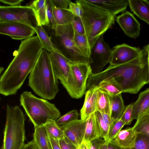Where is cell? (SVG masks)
Masks as SVG:
<instances>
[{
  "mask_svg": "<svg viewBox=\"0 0 149 149\" xmlns=\"http://www.w3.org/2000/svg\"><path fill=\"white\" fill-rule=\"evenodd\" d=\"M52 3L54 18L57 24L63 25L71 23L74 15L69 9L57 8L52 1Z\"/></svg>",
  "mask_w": 149,
  "mask_h": 149,
  "instance_id": "25",
  "label": "cell"
},
{
  "mask_svg": "<svg viewBox=\"0 0 149 149\" xmlns=\"http://www.w3.org/2000/svg\"><path fill=\"white\" fill-rule=\"evenodd\" d=\"M36 35L21 41L13 60L1 76L0 93L15 95L34 68L43 49Z\"/></svg>",
  "mask_w": 149,
  "mask_h": 149,
  "instance_id": "1",
  "label": "cell"
},
{
  "mask_svg": "<svg viewBox=\"0 0 149 149\" xmlns=\"http://www.w3.org/2000/svg\"><path fill=\"white\" fill-rule=\"evenodd\" d=\"M58 79L54 72L50 53L43 49L29 77L28 85L38 96L51 100L59 91Z\"/></svg>",
  "mask_w": 149,
  "mask_h": 149,
  "instance_id": "3",
  "label": "cell"
},
{
  "mask_svg": "<svg viewBox=\"0 0 149 149\" xmlns=\"http://www.w3.org/2000/svg\"><path fill=\"white\" fill-rule=\"evenodd\" d=\"M54 5L57 8L68 9L70 3L69 0H52Z\"/></svg>",
  "mask_w": 149,
  "mask_h": 149,
  "instance_id": "41",
  "label": "cell"
},
{
  "mask_svg": "<svg viewBox=\"0 0 149 149\" xmlns=\"http://www.w3.org/2000/svg\"><path fill=\"white\" fill-rule=\"evenodd\" d=\"M49 53L52 68L56 77L71 97L79 98L71 69L70 65L72 62L61 52L53 51Z\"/></svg>",
  "mask_w": 149,
  "mask_h": 149,
  "instance_id": "8",
  "label": "cell"
},
{
  "mask_svg": "<svg viewBox=\"0 0 149 149\" xmlns=\"http://www.w3.org/2000/svg\"><path fill=\"white\" fill-rule=\"evenodd\" d=\"M36 30L25 24L17 22L0 21V33L13 39L24 40L31 37Z\"/></svg>",
  "mask_w": 149,
  "mask_h": 149,
  "instance_id": "12",
  "label": "cell"
},
{
  "mask_svg": "<svg viewBox=\"0 0 149 149\" xmlns=\"http://www.w3.org/2000/svg\"><path fill=\"white\" fill-rule=\"evenodd\" d=\"M76 3L71 1L68 8L74 15L82 18L84 14L83 9L81 5L78 2Z\"/></svg>",
  "mask_w": 149,
  "mask_h": 149,
  "instance_id": "39",
  "label": "cell"
},
{
  "mask_svg": "<svg viewBox=\"0 0 149 149\" xmlns=\"http://www.w3.org/2000/svg\"><path fill=\"white\" fill-rule=\"evenodd\" d=\"M46 134L49 142L50 149H61L59 142V139L53 138L47 133Z\"/></svg>",
  "mask_w": 149,
  "mask_h": 149,
  "instance_id": "42",
  "label": "cell"
},
{
  "mask_svg": "<svg viewBox=\"0 0 149 149\" xmlns=\"http://www.w3.org/2000/svg\"><path fill=\"white\" fill-rule=\"evenodd\" d=\"M147 113H149V111Z\"/></svg>",
  "mask_w": 149,
  "mask_h": 149,
  "instance_id": "51",
  "label": "cell"
},
{
  "mask_svg": "<svg viewBox=\"0 0 149 149\" xmlns=\"http://www.w3.org/2000/svg\"><path fill=\"white\" fill-rule=\"evenodd\" d=\"M19 101L35 128L44 125L49 120L56 121L60 117L61 113L54 104L36 97L31 92H23Z\"/></svg>",
  "mask_w": 149,
  "mask_h": 149,
  "instance_id": "5",
  "label": "cell"
},
{
  "mask_svg": "<svg viewBox=\"0 0 149 149\" xmlns=\"http://www.w3.org/2000/svg\"><path fill=\"white\" fill-rule=\"evenodd\" d=\"M79 116L77 110L74 109L60 117L56 121L58 125L61 126L78 119Z\"/></svg>",
  "mask_w": 149,
  "mask_h": 149,
  "instance_id": "34",
  "label": "cell"
},
{
  "mask_svg": "<svg viewBox=\"0 0 149 149\" xmlns=\"http://www.w3.org/2000/svg\"><path fill=\"white\" fill-rule=\"evenodd\" d=\"M22 149H38L33 140L25 144Z\"/></svg>",
  "mask_w": 149,
  "mask_h": 149,
  "instance_id": "46",
  "label": "cell"
},
{
  "mask_svg": "<svg viewBox=\"0 0 149 149\" xmlns=\"http://www.w3.org/2000/svg\"><path fill=\"white\" fill-rule=\"evenodd\" d=\"M101 114L104 120L110 127L112 121L110 115L107 113H101Z\"/></svg>",
  "mask_w": 149,
  "mask_h": 149,
  "instance_id": "45",
  "label": "cell"
},
{
  "mask_svg": "<svg viewBox=\"0 0 149 149\" xmlns=\"http://www.w3.org/2000/svg\"><path fill=\"white\" fill-rule=\"evenodd\" d=\"M96 86L99 89L109 95H116L123 93L120 86L113 78L102 81Z\"/></svg>",
  "mask_w": 149,
  "mask_h": 149,
  "instance_id": "27",
  "label": "cell"
},
{
  "mask_svg": "<svg viewBox=\"0 0 149 149\" xmlns=\"http://www.w3.org/2000/svg\"><path fill=\"white\" fill-rule=\"evenodd\" d=\"M98 90L97 86H95L88 89L86 92L84 104L80 111L81 120H86L97 111Z\"/></svg>",
  "mask_w": 149,
  "mask_h": 149,
  "instance_id": "16",
  "label": "cell"
},
{
  "mask_svg": "<svg viewBox=\"0 0 149 149\" xmlns=\"http://www.w3.org/2000/svg\"><path fill=\"white\" fill-rule=\"evenodd\" d=\"M32 10L36 19V25H48L45 0H36L29 6Z\"/></svg>",
  "mask_w": 149,
  "mask_h": 149,
  "instance_id": "21",
  "label": "cell"
},
{
  "mask_svg": "<svg viewBox=\"0 0 149 149\" xmlns=\"http://www.w3.org/2000/svg\"><path fill=\"white\" fill-rule=\"evenodd\" d=\"M103 35L99 37L91 49L89 64L93 74L101 72L105 65L109 62L111 49L109 43L104 40Z\"/></svg>",
  "mask_w": 149,
  "mask_h": 149,
  "instance_id": "10",
  "label": "cell"
},
{
  "mask_svg": "<svg viewBox=\"0 0 149 149\" xmlns=\"http://www.w3.org/2000/svg\"><path fill=\"white\" fill-rule=\"evenodd\" d=\"M133 127L138 134L149 137V113H145L139 116Z\"/></svg>",
  "mask_w": 149,
  "mask_h": 149,
  "instance_id": "30",
  "label": "cell"
},
{
  "mask_svg": "<svg viewBox=\"0 0 149 149\" xmlns=\"http://www.w3.org/2000/svg\"><path fill=\"white\" fill-rule=\"evenodd\" d=\"M121 94L116 95H109L110 115L112 121L120 119L125 108Z\"/></svg>",
  "mask_w": 149,
  "mask_h": 149,
  "instance_id": "23",
  "label": "cell"
},
{
  "mask_svg": "<svg viewBox=\"0 0 149 149\" xmlns=\"http://www.w3.org/2000/svg\"><path fill=\"white\" fill-rule=\"evenodd\" d=\"M132 104L133 120L147 113L149 111V88L141 92L137 100Z\"/></svg>",
  "mask_w": 149,
  "mask_h": 149,
  "instance_id": "19",
  "label": "cell"
},
{
  "mask_svg": "<svg viewBox=\"0 0 149 149\" xmlns=\"http://www.w3.org/2000/svg\"><path fill=\"white\" fill-rule=\"evenodd\" d=\"M125 125L124 122L120 118L112 121L108 133V143L114 139Z\"/></svg>",
  "mask_w": 149,
  "mask_h": 149,
  "instance_id": "32",
  "label": "cell"
},
{
  "mask_svg": "<svg viewBox=\"0 0 149 149\" xmlns=\"http://www.w3.org/2000/svg\"><path fill=\"white\" fill-rule=\"evenodd\" d=\"M75 1L83 9L84 14L81 18L91 49L99 37L114 24L115 17L86 0Z\"/></svg>",
  "mask_w": 149,
  "mask_h": 149,
  "instance_id": "4",
  "label": "cell"
},
{
  "mask_svg": "<svg viewBox=\"0 0 149 149\" xmlns=\"http://www.w3.org/2000/svg\"><path fill=\"white\" fill-rule=\"evenodd\" d=\"M138 133L133 127L121 130L110 142L124 149H130L135 145Z\"/></svg>",
  "mask_w": 149,
  "mask_h": 149,
  "instance_id": "18",
  "label": "cell"
},
{
  "mask_svg": "<svg viewBox=\"0 0 149 149\" xmlns=\"http://www.w3.org/2000/svg\"><path fill=\"white\" fill-rule=\"evenodd\" d=\"M51 28L54 33V45L66 58L72 62L90 64V58L84 56L75 44L74 31L71 23L57 25Z\"/></svg>",
  "mask_w": 149,
  "mask_h": 149,
  "instance_id": "7",
  "label": "cell"
},
{
  "mask_svg": "<svg viewBox=\"0 0 149 149\" xmlns=\"http://www.w3.org/2000/svg\"><path fill=\"white\" fill-rule=\"evenodd\" d=\"M98 126L100 130L101 138L108 143V133L109 127L103 119L101 113L96 111L95 113Z\"/></svg>",
  "mask_w": 149,
  "mask_h": 149,
  "instance_id": "33",
  "label": "cell"
},
{
  "mask_svg": "<svg viewBox=\"0 0 149 149\" xmlns=\"http://www.w3.org/2000/svg\"><path fill=\"white\" fill-rule=\"evenodd\" d=\"M143 48L133 47L126 44L118 45L111 49L110 65L123 64L138 57L142 53Z\"/></svg>",
  "mask_w": 149,
  "mask_h": 149,
  "instance_id": "11",
  "label": "cell"
},
{
  "mask_svg": "<svg viewBox=\"0 0 149 149\" xmlns=\"http://www.w3.org/2000/svg\"><path fill=\"white\" fill-rule=\"evenodd\" d=\"M116 21L124 33L131 38L139 37L141 30L140 24L134 15L127 11L118 16Z\"/></svg>",
  "mask_w": 149,
  "mask_h": 149,
  "instance_id": "15",
  "label": "cell"
},
{
  "mask_svg": "<svg viewBox=\"0 0 149 149\" xmlns=\"http://www.w3.org/2000/svg\"><path fill=\"white\" fill-rule=\"evenodd\" d=\"M146 49L148 54V67L149 70V43L147 45L144 47Z\"/></svg>",
  "mask_w": 149,
  "mask_h": 149,
  "instance_id": "50",
  "label": "cell"
},
{
  "mask_svg": "<svg viewBox=\"0 0 149 149\" xmlns=\"http://www.w3.org/2000/svg\"><path fill=\"white\" fill-rule=\"evenodd\" d=\"M86 125V120L78 119L60 126L63 131L65 137L76 148L84 140Z\"/></svg>",
  "mask_w": 149,
  "mask_h": 149,
  "instance_id": "14",
  "label": "cell"
},
{
  "mask_svg": "<svg viewBox=\"0 0 149 149\" xmlns=\"http://www.w3.org/2000/svg\"><path fill=\"white\" fill-rule=\"evenodd\" d=\"M33 136L38 149H50L44 125L35 128Z\"/></svg>",
  "mask_w": 149,
  "mask_h": 149,
  "instance_id": "26",
  "label": "cell"
},
{
  "mask_svg": "<svg viewBox=\"0 0 149 149\" xmlns=\"http://www.w3.org/2000/svg\"><path fill=\"white\" fill-rule=\"evenodd\" d=\"M35 29L36 33L43 49L49 52L53 51L61 52L42 26L36 25Z\"/></svg>",
  "mask_w": 149,
  "mask_h": 149,
  "instance_id": "24",
  "label": "cell"
},
{
  "mask_svg": "<svg viewBox=\"0 0 149 149\" xmlns=\"http://www.w3.org/2000/svg\"><path fill=\"white\" fill-rule=\"evenodd\" d=\"M6 123L1 149H22L25 139V116L17 106H6Z\"/></svg>",
  "mask_w": 149,
  "mask_h": 149,
  "instance_id": "6",
  "label": "cell"
},
{
  "mask_svg": "<svg viewBox=\"0 0 149 149\" xmlns=\"http://www.w3.org/2000/svg\"><path fill=\"white\" fill-rule=\"evenodd\" d=\"M74 31L79 34H85V31L81 18L74 15L71 22Z\"/></svg>",
  "mask_w": 149,
  "mask_h": 149,
  "instance_id": "36",
  "label": "cell"
},
{
  "mask_svg": "<svg viewBox=\"0 0 149 149\" xmlns=\"http://www.w3.org/2000/svg\"><path fill=\"white\" fill-rule=\"evenodd\" d=\"M59 142L61 149H76V148L66 137L59 139Z\"/></svg>",
  "mask_w": 149,
  "mask_h": 149,
  "instance_id": "40",
  "label": "cell"
},
{
  "mask_svg": "<svg viewBox=\"0 0 149 149\" xmlns=\"http://www.w3.org/2000/svg\"><path fill=\"white\" fill-rule=\"evenodd\" d=\"M115 17L118 14L125 11L128 4L127 0H86Z\"/></svg>",
  "mask_w": 149,
  "mask_h": 149,
  "instance_id": "17",
  "label": "cell"
},
{
  "mask_svg": "<svg viewBox=\"0 0 149 149\" xmlns=\"http://www.w3.org/2000/svg\"><path fill=\"white\" fill-rule=\"evenodd\" d=\"M33 18H35L34 13L29 6H0V21L20 23L35 29Z\"/></svg>",
  "mask_w": 149,
  "mask_h": 149,
  "instance_id": "9",
  "label": "cell"
},
{
  "mask_svg": "<svg viewBox=\"0 0 149 149\" xmlns=\"http://www.w3.org/2000/svg\"><path fill=\"white\" fill-rule=\"evenodd\" d=\"M76 149H89L88 142L83 140L82 142Z\"/></svg>",
  "mask_w": 149,
  "mask_h": 149,
  "instance_id": "47",
  "label": "cell"
},
{
  "mask_svg": "<svg viewBox=\"0 0 149 149\" xmlns=\"http://www.w3.org/2000/svg\"><path fill=\"white\" fill-rule=\"evenodd\" d=\"M130 149H149V137L138 134L134 147Z\"/></svg>",
  "mask_w": 149,
  "mask_h": 149,
  "instance_id": "35",
  "label": "cell"
},
{
  "mask_svg": "<svg viewBox=\"0 0 149 149\" xmlns=\"http://www.w3.org/2000/svg\"><path fill=\"white\" fill-rule=\"evenodd\" d=\"M134 14L149 25V1L147 0H128Z\"/></svg>",
  "mask_w": 149,
  "mask_h": 149,
  "instance_id": "20",
  "label": "cell"
},
{
  "mask_svg": "<svg viewBox=\"0 0 149 149\" xmlns=\"http://www.w3.org/2000/svg\"><path fill=\"white\" fill-rule=\"evenodd\" d=\"M74 40L79 50L86 57L89 58L91 49L86 35H81L74 32Z\"/></svg>",
  "mask_w": 149,
  "mask_h": 149,
  "instance_id": "28",
  "label": "cell"
},
{
  "mask_svg": "<svg viewBox=\"0 0 149 149\" xmlns=\"http://www.w3.org/2000/svg\"><path fill=\"white\" fill-rule=\"evenodd\" d=\"M143 48L141 54L130 61L117 65H109L101 72L92 73L87 81V90L102 81L113 78L120 86L123 93H137L149 83L148 54L144 47Z\"/></svg>",
  "mask_w": 149,
  "mask_h": 149,
  "instance_id": "2",
  "label": "cell"
},
{
  "mask_svg": "<svg viewBox=\"0 0 149 149\" xmlns=\"http://www.w3.org/2000/svg\"><path fill=\"white\" fill-rule=\"evenodd\" d=\"M70 67L76 88L80 98L86 93L87 81L92 73V69L88 63L72 62Z\"/></svg>",
  "mask_w": 149,
  "mask_h": 149,
  "instance_id": "13",
  "label": "cell"
},
{
  "mask_svg": "<svg viewBox=\"0 0 149 149\" xmlns=\"http://www.w3.org/2000/svg\"><path fill=\"white\" fill-rule=\"evenodd\" d=\"M107 149H124L110 142L108 143Z\"/></svg>",
  "mask_w": 149,
  "mask_h": 149,
  "instance_id": "48",
  "label": "cell"
},
{
  "mask_svg": "<svg viewBox=\"0 0 149 149\" xmlns=\"http://www.w3.org/2000/svg\"><path fill=\"white\" fill-rule=\"evenodd\" d=\"M44 126L46 133L53 138L59 139L65 137L63 130L56 120H49Z\"/></svg>",
  "mask_w": 149,
  "mask_h": 149,
  "instance_id": "31",
  "label": "cell"
},
{
  "mask_svg": "<svg viewBox=\"0 0 149 149\" xmlns=\"http://www.w3.org/2000/svg\"><path fill=\"white\" fill-rule=\"evenodd\" d=\"M108 143L106 142L105 141L102 142L100 145L99 149H107Z\"/></svg>",
  "mask_w": 149,
  "mask_h": 149,
  "instance_id": "49",
  "label": "cell"
},
{
  "mask_svg": "<svg viewBox=\"0 0 149 149\" xmlns=\"http://www.w3.org/2000/svg\"><path fill=\"white\" fill-rule=\"evenodd\" d=\"M23 0H0L1 2L9 5V6H21V3Z\"/></svg>",
  "mask_w": 149,
  "mask_h": 149,
  "instance_id": "44",
  "label": "cell"
},
{
  "mask_svg": "<svg viewBox=\"0 0 149 149\" xmlns=\"http://www.w3.org/2000/svg\"><path fill=\"white\" fill-rule=\"evenodd\" d=\"M46 13L48 22V25L51 27L57 25L54 18L52 0H45Z\"/></svg>",
  "mask_w": 149,
  "mask_h": 149,
  "instance_id": "37",
  "label": "cell"
},
{
  "mask_svg": "<svg viewBox=\"0 0 149 149\" xmlns=\"http://www.w3.org/2000/svg\"><path fill=\"white\" fill-rule=\"evenodd\" d=\"M110 102L109 95L98 88L97 111L110 115Z\"/></svg>",
  "mask_w": 149,
  "mask_h": 149,
  "instance_id": "29",
  "label": "cell"
},
{
  "mask_svg": "<svg viewBox=\"0 0 149 149\" xmlns=\"http://www.w3.org/2000/svg\"><path fill=\"white\" fill-rule=\"evenodd\" d=\"M86 120V127L84 140L90 141L101 138L100 130L95 113L91 115Z\"/></svg>",
  "mask_w": 149,
  "mask_h": 149,
  "instance_id": "22",
  "label": "cell"
},
{
  "mask_svg": "<svg viewBox=\"0 0 149 149\" xmlns=\"http://www.w3.org/2000/svg\"><path fill=\"white\" fill-rule=\"evenodd\" d=\"M132 104L125 107V109L120 118L124 122L125 125H130L133 120L132 118Z\"/></svg>",
  "mask_w": 149,
  "mask_h": 149,
  "instance_id": "38",
  "label": "cell"
},
{
  "mask_svg": "<svg viewBox=\"0 0 149 149\" xmlns=\"http://www.w3.org/2000/svg\"><path fill=\"white\" fill-rule=\"evenodd\" d=\"M104 140L100 138L88 142L89 149H99L100 144Z\"/></svg>",
  "mask_w": 149,
  "mask_h": 149,
  "instance_id": "43",
  "label": "cell"
}]
</instances>
